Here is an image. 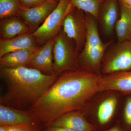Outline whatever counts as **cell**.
<instances>
[{"mask_svg": "<svg viewBox=\"0 0 131 131\" xmlns=\"http://www.w3.org/2000/svg\"><path fill=\"white\" fill-rule=\"evenodd\" d=\"M101 77L82 68L64 73L28 110L39 124L49 127L63 115L83 109L99 92Z\"/></svg>", "mask_w": 131, "mask_h": 131, "instance_id": "1", "label": "cell"}, {"mask_svg": "<svg viewBox=\"0 0 131 131\" xmlns=\"http://www.w3.org/2000/svg\"><path fill=\"white\" fill-rule=\"evenodd\" d=\"M0 77L6 90L0 96L1 105L28 110L56 80V75L45 74L27 67L0 68Z\"/></svg>", "mask_w": 131, "mask_h": 131, "instance_id": "2", "label": "cell"}, {"mask_svg": "<svg viewBox=\"0 0 131 131\" xmlns=\"http://www.w3.org/2000/svg\"><path fill=\"white\" fill-rule=\"evenodd\" d=\"M86 14V39L83 49L78 56V59L82 69L91 72L100 69L101 62L112 41L107 43L102 42L99 34L96 19Z\"/></svg>", "mask_w": 131, "mask_h": 131, "instance_id": "3", "label": "cell"}, {"mask_svg": "<svg viewBox=\"0 0 131 131\" xmlns=\"http://www.w3.org/2000/svg\"><path fill=\"white\" fill-rule=\"evenodd\" d=\"M53 53L54 73L57 76L80 69L74 43L65 35L62 28L56 37Z\"/></svg>", "mask_w": 131, "mask_h": 131, "instance_id": "4", "label": "cell"}, {"mask_svg": "<svg viewBox=\"0 0 131 131\" xmlns=\"http://www.w3.org/2000/svg\"><path fill=\"white\" fill-rule=\"evenodd\" d=\"M73 7L70 0H60L42 25L32 33L39 46L57 37L62 28L66 17Z\"/></svg>", "mask_w": 131, "mask_h": 131, "instance_id": "5", "label": "cell"}, {"mask_svg": "<svg viewBox=\"0 0 131 131\" xmlns=\"http://www.w3.org/2000/svg\"><path fill=\"white\" fill-rule=\"evenodd\" d=\"M130 70L131 41L118 42L108 51L102 73L109 74Z\"/></svg>", "mask_w": 131, "mask_h": 131, "instance_id": "6", "label": "cell"}, {"mask_svg": "<svg viewBox=\"0 0 131 131\" xmlns=\"http://www.w3.org/2000/svg\"><path fill=\"white\" fill-rule=\"evenodd\" d=\"M84 13L73 6L66 17L62 28L65 35L74 43L78 53L83 49L86 39V20Z\"/></svg>", "mask_w": 131, "mask_h": 131, "instance_id": "7", "label": "cell"}, {"mask_svg": "<svg viewBox=\"0 0 131 131\" xmlns=\"http://www.w3.org/2000/svg\"><path fill=\"white\" fill-rule=\"evenodd\" d=\"M39 123L28 110L0 105V126L38 128Z\"/></svg>", "mask_w": 131, "mask_h": 131, "instance_id": "8", "label": "cell"}, {"mask_svg": "<svg viewBox=\"0 0 131 131\" xmlns=\"http://www.w3.org/2000/svg\"><path fill=\"white\" fill-rule=\"evenodd\" d=\"M58 3L49 1L42 5L29 8H21L16 16L25 22L32 33L57 6Z\"/></svg>", "mask_w": 131, "mask_h": 131, "instance_id": "9", "label": "cell"}, {"mask_svg": "<svg viewBox=\"0 0 131 131\" xmlns=\"http://www.w3.org/2000/svg\"><path fill=\"white\" fill-rule=\"evenodd\" d=\"M56 38L38 47L27 67L36 69L45 74L56 75L53 53Z\"/></svg>", "mask_w": 131, "mask_h": 131, "instance_id": "10", "label": "cell"}, {"mask_svg": "<svg viewBox=\"0 0 131 131\" xmlns=\"http://www.w3.org/2000/svg\"><path fill=\"white\" fill-rule=\"evenodd\" d=\"M111 90L131 93V70L101 77L99 91Z\"/></svg>", "mask_w": 131, "mask_h": 131, "instance_id": "11", "label": "cell"}, {"mask_svg": "<svg viewBox=\"0 0 131 131\" xmlns=\"http://www.w3.org/2000/svg\"><path fill=\"white\" fill-rule=\"evenodd\" d=\"M81 111H73L63 115L50 126L66 127L76 131H94L95 126L85 119Z\"/></svg>", "mask_w": 131, "mask_h": 131, "instance_id": "12", "label": "cell"}, {"mask_svg": "<svg viewBox=\"0 0 131 131\" xmlns=\"http://www.w3.org/2000/svg\"><path fill=\"white\" fill-rule=\"evenodd\" d=\"M32 33L24 34L9 39H0V58L12 52L38 47Z\"/></svg>", "mask_w": 131, "mask_h": 131, "instance_id": "13", "label": "cell"}, {"mask_svg": "<svg viewBox=\"0 0 131 131\" xmlns=\"http://www.w3.org/2000/svg\"><path fill=\"white\" fill-rule=\"evenodd\" d=\"M118 16L117 0H105L100 10L99 18L104 33L112 35L117 23Z\"/></svg>", "mask_w": 131, "mask_h": 131, "instance_id": "14", "label": "cell"}, {"mask_svg": "<svg viewBox=\"0 0 131 131\" xmlns=\"http://www.w3.org/2000/svg\"><path fill=\"white\" fill-rule=\"evenodd\" d=\"M28 33H31L29 27L19 16H11L0 20V39H11Z\"/></svg>", "mask_w": 131, "mask_h": 131, "instance_id": "15", "label": "cell"}, {"mask_svg": "<svg viewBox=\"0 0 131 131\" xmlns=\"http://www.w3.org/2000/svg\"><path fill=\"white\" fill-rule=\"evenodd\" d=\"M38 47L18 50L4 55L0 58V68L27 67Z\"/></svg>", "mask_w": 131, "mask_h": 131, "instance_id": "16", "label": "cell"}, {"mask_svg": "<svg viewBox=\"0 0 131 131\" xmlns=\"http://www.w3.org/2000/svg\"><path fill=\"white\" fill-rule=\"evenodd\" d=\"M120 12L115 27L118 42L131 41V9L121 5Z\"/></svg>", "mask_w": 131, "mask_h": 131, "instance_id": "17", "label": "cell"}, {"mask_svg": "<svg viewBox=\"0 0 131 131\" xmlns=\"http://www.w3.org/2000/svg\"><path fill=\"white\" fill-rule=\"evenodd\" d=\"M117 103V99L114 96L107 98L101 103L97 112V118L100 124L104 125L110 121L114 114Z\"/></svg>", "mask_w": 131, "mask_h": 131, "instance_id": "18", "label": "cell"}, {"mask_svg": "<svg viewBox=\"0 0 131 131\" xmlns=\"http://www.w3.org/2000/svg\"><path fill=\"white\" fill-rule=\"evenodd\" d=\"M105 0H70L74 7L99 19L100 10Z\"/></svg>", "mask_w": 131, "mask_h": 131, "instance_id": "19", "label": "cell"}, {"mask_svg": "<svg viewBox=\"0 0 131 131\" xmlns=\"http://www.w3.org/2000/svg\"><path fill=\"white\" fill-rule=\"evenodd\" d=\"M21 8L19 0H0V19L16 16Z\"/></svg>", "mask_w": 131, "mask_h": 131, "instance_id": "20", "label": "cell"}, {"mask_svg": "<svg viewBox=\"0 0 131 131\" xmlns=\"http://www.w3.org/2000/svg\"><path fill=\"white\" fill-rule=\"evenodd\" d=\"M49 0H19L21 8H29L43 4Z\"/></svg>", "mask_w": 131, "mask_h": 131, "instance_id": "21", "label": "cell"}, {"mask_svg": "<svg viewBox=\"0 0 131 131\" xmlns=\"http://www.w3.org/2000/svg\"><path fill=\"white\" fill-rule=\"evenodd\" d=\"M124 119L126 123L131 126V97L127 99L124 110Z\"/></svg>", "mask_w": 131, "mask_h": 131, "instance_id": "22", "label": "cell"}, {"mask_svg": "<svg viewBox=\"0 0 131 131\" xmlns=\"http://www.w3.org/2000/svg\"><path fill=\"white\" fill-rule=\"evenodd\" d=\"M8 131H39L38 128L21 126H7Z\"/></svg>", "mask_w": 131, "mask_h": 131, "instance_id": "23", "label": "cell"}, {"mask_svg": "<svg viewBox=\"0 0 131 131\" xmlns=\"http://www.w3.org/2000/svg\"><path fill=\"white\" fill-rule=\"evenodd\" d=\"M45 131H76L73 129L63 127L49 126L46 127Z\"/></svg>", "mask_w": 131, "mask_h": 131, "instance_id": "24", "label": "cell"}, {"mask_svg": "<svg viewBox=\"0 0 131 131\" xmlns=\"http://www.w3.org/2000/svg\"><path fill=\"white\" fill-rule=\"evenodd\" d=\"M121 5L130 8L131 7V0H119Z\"/></svg>", "mask_w": 131, "mask_h": 131, "instance_id": "25", "label": "cell"}, {"mask_svg": "<svg viewBox=\"0 0 131 131\" xmlns=\"http://www.w3.org/2000/svg\"><path fill=\"white\" fill-rule=\"evenodd\" d=\"M107 131H121L119 128L117 127H114Z\"/></svg>", "mask_w": 131, "mask_h": 131, "instance_id": "26", "label": "cell"}, {"mask_svg": "<svg viewBox=\"0 0 131 131\" xmlns=\"http://www.w3.org/2000/svg\"><path fill=\"white\" fill-rule=\"evenodd\" d=\"M0 131H8L7 127L0 126Z\"/></svg>", "mask_w": 131, "mask_h": 131, "instance_id": "27", "label": "cell"}, {"mask_svg": "<svg viewBox=\"0 0 131 131\" xmlns=\"http://www.w3.org/2000/svg\"><path fill=\"white\" fill-rule=\"evenodd\" d=\"M49 1H52L55 2L59 3L60 0H49Z\"/></svg>", "mask_w": 131, "mask_h": 131, "instance_id": "28", "label": "cell"}, {"mask_svg": "<svg viewBox=\"0 0 131 131\" xmlns=\"http://www.w3.org/2000/svg\"><path fill=\"white\" fill-rule=\"evenodd\" d=\"M130 8H131V7H130Z\"/></svg>", "mask_w": 131, "mask_h": 131, "instance_id": "29", "label": "cell"}]
</instances>
